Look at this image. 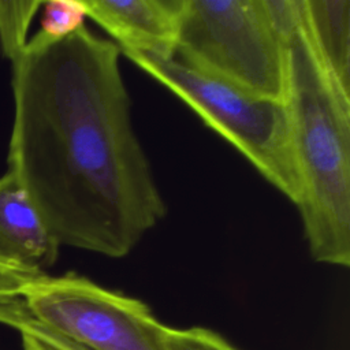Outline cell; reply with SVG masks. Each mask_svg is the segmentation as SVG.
<instances>
[{"label": "cell", "mask_w": 350, "mask_h": 350, "mask_svg": "<svg viewBox=\"0 0 350 350\" xmlns=\"http://www.w3.org/2000/svg\"><path fill=\"white\" fill-rule=\"evenodd\" d=\"M298 0H185L180 62L250 93L283 100L286 40Z\"/></svg>", "instance_id": "3957f363"}, {"label": "cell", "mask_w": 350, "mask_h": 350, "mask_svg": "<svg viewBox=\"0 0 350 350\" xmlns=\"http://www.w3.org/2000/svg\"><path fill=\"white\" fill-rule=\"evenodd\" d=\"M23 302L33 319L86 350H167L168 327L145 302L74 272L38 276Z\"/></svg>", "instance_id": "5b68a950"}, {"label": "cell", "mask_w": 350, "mask_h": 350, "mask_svg": "<svg viewBox=\"0 0 350 350\" xmlns=\"http://www.w3.org/2000/svg\"><path fill=\"white\" fill-rule=\"evenodd\" d=\"M186 103L256 170L298 205L301 185L284 100L250 93L180 60L120 52Z\"/></svg>", "instance_id": "277c9868"}, {"label": "cell", "mask_w": 350, "mask_h": 350, "mask_svg": "<svg viewBox=\"0 0 350 350\" xmlns=\"http://www.w3.org/2000/svg\"><path fill=\"white\" fill-rule=\"evenodd\" d=\"M86 16L107 30L120 52L172 59L185 0H83Z\"/></svg>", "instance_id": "8992f818"}, {"label": "cell", "mask_w": 350, "mask_h": 350, "mask_svg": "<svg viewBox=\"0 0 350 350\" xmlns=\"http://www.w3.org/2000/svg\"><path fill=\"white\" fill-rule=\"evenodd\" d=\"M0 323L19 332L23 350H86L33 319L23 301L1 312Z\"/></svg>", "instance_id": "9c48e42d"}, {"label": "cell", "mask_w": 350, "mask_h": 350, "mask_svg": "<svg viewBox=\"0 0 350 350\" xmlns=\"http://www.w3.org/2000/svg\"><path fill=\"white\" fill-rule=\"evenodd\" d=\"M41 7V29L36 34L44 40H62L85 26L86 8L83 0H49L42 1Z\"/></svg>", "instance_id": "8fae6325"}, {"label": "cell", "mask_w": 350, "mask_h": 350, "mask_svg": "<svg viewBox=\"0 0 350 350\" xmlns=\"http://www.w3.org/2000/svg\"><path fill=\"white\" fill-rule=\"evenodd\" d=\"M301 185L298 209L312 257L350 265V96L319 60L298 0L286 40V92Z\"/></svg>", "instance_id": "7a4b0ae2"}, {"label": "cell", "mask_w": 350, "mask_h": 350, "mask_svg": "<svg viewBox=\"0 0 350 350\" xmlns=\"http://www.w3.org/2000/svg\"><path fill=\"white\" fill-rule=\"evenodd\" d=\"M301 15L325 71L350 96V1L299 0Z\"/></svg>", "instance_id": "ba28073f"}, {"label": "cell", "mask_w": 350, "mask_h": 350, "mask_svg": "<svg viewBox=\"0 0 350 350\" xmlns=\"http://www.w3.org/2000/svg\"><path fill=\"white\" fill-rule=\"evenodd\" d=\"M120 49L85 26L11 62L8 168L57 243L123 257L165 216L131 122Z\"/></svg>", "instance_id": "6da1fadb"}, {"label": "cell", "mask_w": 350, "mask_h": 350, "mask_svg": "<svg viewBox=\"0 0 350 350\" xmlns=\"http://www.w3.org/2000/svg\"><path fill=\"white\" fill-rule=\"evenodd\" d=\"M41 0H0V51L10 60L16 56L29 41L31 21L41 8Z\"/></svg>", "instance_id": "30bf717a"}, {"label": "cell", "mask_w": 350, "mask_h": 350, "mask_svg": "<svg viewBox=\"0 0 350 350\" xmlns=\"http://www.w3.org/2000/svg\"><path fill=\"white\" fill-rule=\"evenodd\" d=\"M59 247L19 180L5 171L0 176V261L45 273Z\"/></svg>", "instance_id": "52a82bcc"}, {"label": "cell", "mask_w": 350, "mask_h": 350, "mask_svg": "<svg viewBox=\"0 0 350 350\" xmlns=\"http://www.w3.org/2000/svg\"><path fill=\"white\" fill-rule=\"evenodd\" d=\"M44 273L31 272L0 261V312L23 301L29 284Z\"/></svg>", "instance_id": "4fadbf2b"}, {"label": "cell", "mask_w": 350, "mask_h": 350, "mask_svg": "<svg viewBox=\"0 0 350 350\" xmlns=\"http://www.w3.org/2000/svg\"><path fill=\"white\" fill-rule=\"evenodd\" d=\"M165 345L167 350H237L223 336L202 327H168Z\"/></svg>", "instance_id": "7c38bea8"}]
</instances>
